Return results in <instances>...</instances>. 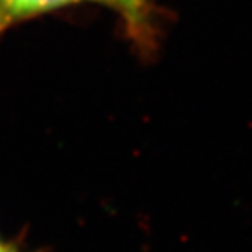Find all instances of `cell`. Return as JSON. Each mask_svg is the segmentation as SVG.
<instances>
[{"mask_svg":"<svg viewBox=\"0 0 252 252\" xmlns=\"http://www.w3.org/2000/svg\"><path fill=\"white\" fill-rule=\"evenodd\" d=\"M75 2L79 0H0V32L19 20Z\"/></svg>","mask_w":252,"mask_h":252,"instance_id":"6da1fadb","label":"cell"},{"mask_svg":"<svg viewBox=\"0 0 252 252\" xmlns=\"http://www.w3.org/2000/svg\"><path fill=\"white\" fill-rule=\"evenodd\" d=\"M103 2L116 8L125 17L128 31L134 33V37L138 41H149L152 28L149 6L146 0H103Z\"/></svg>","mask_w":252,"mask_h":252,"instance_id":"7a4b0ae2","label":"cell"}]
</instances>
